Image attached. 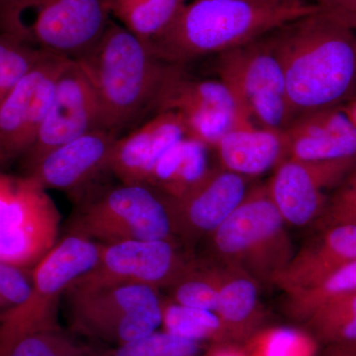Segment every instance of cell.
<instances>
[{
  "label": "cell",
  "instance_id": "21",
  "mask_svg": "<svg viewBox=\"0 0 356 356\" xmlns=\"http://www.w3.org/2000/svg\"><path fill=\"white\" fill-rule=\"evenodd\" d=\"M216 149L221 168L243 177H257L275 170L288 159L283 131L240 124L225 134Z\"/></svg>",
  "mask_w": 356,
  "mask_h": 356
},
{
  "label": "cell",
  "instance_id": "35",
  "mask_svg": "<svg viewBox=\"0 0 356 356\" xmlns=\"http://www.w3.org/2000/svg\"><path fill=\"white\" fill-rule=\"evenodd\" d=\"M323 13L356 31V0H314Z\"/></svg>",
  "mask_w": 356,
  "mask_h": 356
},
{
  "label": "cell",
  "instance_id": "38",
  "mask_svg": "<svg viewBox=\"0 0 356 356\" xmlns=\"http://www.w3.org/2000/svg\"><path fill=\"white\" fill-rule=\"evenodd\" d=\"M344 111L350 117V120L356 126V95L348 102V104L343 106Z\"/></svg>",
  "mask_w": 356,
  "mask_h": 356
},
{
  "label": "cell",
  "instance_id": "16",
  "mask_svg": "<svg viewBox=\"0 0 356 356\" xmlns=\"http://www.w3.org/2000/svg\"><path fill=\"white\" fill-rule=\"evenodd\" d=\"M248 178L224 168H211L202 181L180 198L168 197L175 236L185 247L209 236L240 205Z\"/></svg>",
  "mask_w": 356,
  "mask_h": 356
},
{
  "label": "cell",
  "instance_id": "26",
  "mask_svg": "<svg viewBox=\"0 0 356 356\" xmlns=\"http://www.w3.org/2000/svg\"><path fill=\"white\" fill-rule=\"evenodd\" d=\"M353 291H356V261L337 267L312 284L285 292L288 315L304 323L325 302Z\"/></svg>",
  "mask_w": 356,
  "mask_h": 356
},
{
  "label": "cell",
  "instance_id": "22",
  "mask_svg": "<svg viewBox=\"0 0 356 356\" xmlns=\"http://www.w3.org/2000/svg\"><path fill=\"white\" fill-rule=\"evenodd\" d=\"M214 264L218 273L215 313L221 320L229 341L243 344L261 329L264 312L259 299L261 284L241 269Z\"/></svg>",
  "mask_w": 356,
  "mask_h": 356
},
{
  "label": "cell",
  "instance_id": "8",
  "mask_svg": "<svg viewBox=\"0 0 356 356\" xmlns=\"http://www.w3.org/2000/svg\"><path fill=\"white\" fill-rule=\"evenodd\" d=\"M60 226L47 189L30 175L0 170V261L33 270L57 245Z\"/></svg>",
  "mask_w": 356,
  "mask_h": 356
},
{
  "label": "cell",
  "instance_id": "17",
  "mask_svg": "<svg viewBox=\"0 0 356 356\" xmlns=\"http://www.w3.org/2000/svg\"><path fill=\"white\" fill-rule=\"evenodd\" d=\"M118 135L95 129L56 147L26 170L44 189L79 193L102 173L109 172L110 159Z\"/></svg>",
  "mask_w": 356,
  "mask_h": 356
},
{
  "label": "cell",
  "instance_id": "24",
  "mask_svg": "<svg viewBox=\"0 0 356 356\" xmlns=\"http://www.w3.org/2000/svg\"><path fill=\"white\" fill-rule=\"evenodd\" d=\"M185 2L186 0H106L111 17L147 44L165 31Z\"/></svg>",
  "mask_w": 356,
  "mask_h": 356
},
{
  "label": "cell",
  "instance_id": "29",
  "mask_svg": "<svg viewBox=\"0 0 356 356\" xmlns=\"http://www.w3.org/2000/svg\"><path fill=\"white\" fill-rule=\"evenodd\" d=\"M248 356H320V346L306 329L261 327L242 344Z\"/></svg>",
  "mask_w": 356,
  "mask_h": 356
},
{
  "label": "cell",
  "instance_id": "28",
  "mask_svg": "<svg viewBox=\"0 0 356 356\" xmlns=\"http://www.w3.org/2000/svg\"><path fill=\"white\" fill-rule=\"evenodd\" d=\"M163 331L198 343H231L221 320L214 311L180 305L163 300L161 325Z\"/></svg>",
  "mask_w": 356,
  "mask_h": 356
},
{
  "label": "cell",
  "instance_id": "13",
  "mask_svg": "<svg viewBox=\"0 0 356 356\" xmlns=\"http://www.w3.org/2000/svg\"><path fill=\"white\" fill-rule=\"evenodd\" d=\"M70 60L46 54L0 103V170L24 158L36 142L58 76Z\"/></svg>",
  "mask_w": 356,
  "mask_h": 356
},
{
  "label": "cell",
  "instance_id": "30",
  "mask_svg": "<svg viewBox=\"0 0 356 356\" xmlns=\"http://www.w3.org/2000/svg\"><path fill=\"white\" fill-rule=\"evenodd\" d=\"M170 300L180 305L216 311L218 273L214 262L193 259L184 273L168 288Z\"/></svg>",
  "mask_w": 356,
  "mask_h": 356
},
{
  "label": "cell",
  "instance_id": "3",
  "mask_svg": "<svg viewBox=\"0 0 356 356\" xmlns=\"http://www.w3.org/2000/svg\"><path fill=\"white\" fill-rule=\"evenodd\" d=\"M74 60L95 88L102 128L117 135L154 108L170 67L154 55L146 42L113 19L98 41Z\"/></svg>",
  "mask_w": 356,
  "mask_h": 356
},
{
  "label": "cell",
  "instance_id": "12",
  "mask_svg": "<svg viewBox=\"0 0 356 356\" xmlns=\"http://www.w3.org/2000/svg\"><path fill=\"white\" fill-rule=\"evenodd\" d=\"M154 108L177 112L184 122L187 136L209 147H215L231 129L252 121L221 81L193 79L178 65L170 64Z\"/></svg>",
  "mask_w": 356,
  "mask_h": 356
},
{
  "label": "cell",
  "instance_id": "20",
  "mask_svg": "<svg viewBox=\"0 0 356 356\" xmlns=\"http://www.w3.org/2000/svg\"><path fill=\"white\" fill-rule=\"evenodd\" d=\"M274 280L287 292L307 286L337 267L356 261V222L332 225L317 229Z\"/></svg>",
  "mask_w": 356,
  "mask_h": 356
},
{
  "label": "cell",
  "instance_id": "33",
  "mask_svg": "<svg viewBox=\"0 0 356 356\" xmlns=\"http://www.w3.org/2000/svg\"><path fill=\"white\" fill-rule=\"evenodd\" d=\"M346 222H356V168L334 189L324 212L314 226L321 229Z\"/></svg>",
  "mask_w": 356,
  "mask_h": 356
},
{
  "label": "cell",
  "instance_id": "7",
  "mask_svg": "<svg viewBox=\"0 0 356 356\" xmlns=\"http://www.w3.org/2000/svg\"><path fill=\"white\" fill-rule=\"evenodd\" d=\"M65 297L72 331L109 346L140 339L161 325L163 299L154 288L70 286Z\"/></svg>",
  "mask_w": 356,
  "mask_h": 356
},
{
  "label": "cell",
  "instance_id": "31",
  "mask_svg": "<svg viewBox=\"0 0 356 356\" xmlns=\"http://www.w3.org/2000/svg\"><path fill=\"white\" fill-rule=\"evenodd\" d=\"M203 343L170 334L154 332L128 343L109 348L89 346L90 356H199Z\"/></svg>",
  "mask_w": 356,
  "mask_h": 356
},
{
  "label": "cell",
  "instance_id": "1",
  "mask_svg": "<svg viewBox=\"0 0 356 356\" xmlns=\"http://www.w3.org/2000/svg\"><path fill=\"white\" fill-rule=\"evenodd\" d=\"M294 117L343 106L356 92V34L318 9L267 33Z\"/></svg>",
  "mask_w": 356,
  "mask_h": 356
},
{
  "label": "cell",
  "instance_id": "5",
  "mask_svg": "<svg viewBox=\"0 0 356 356\" xmlns=\"http://www.w3.org/2000/svg\"><path fill=\"white\" fill-rule=\"evenodd\" d=\"M111 19L106 0H0V33L70 58L96 43Z\"/></svg>",
  "mask_w": 356,
  "mask_h": 356
},
{
  "label": "cell",
  "instance_id": "37",
  "mask_svg": "<svg viewBox=\"0 0 356 356\" xmlns=\"http://www.w3.org/2000/svg\"><path fill=\"white\" fill-rule=\"evenodd\" d=\"M323 350L341 356H356V343L336 348H323Z\"/></svg>",
  "mask_w": 356,
  "mask_h": 356
},
{
  "label": "cell",
  "instance_id": "15",
  "mask_svg": "<svg viewBox=\"0 0 356 356\" xmlns=\"http://www.w3.org/2000/svg\"><path fill=\"white\" fill-rule=\"evenodd\" d=\"M95 129H102L97 96L81 65L72 58L58 76L36 142L23 158L25 170L56 147Z\"/></svg>",
  "mask_w": 356,
  "mask_h": 356
},
{
  "label": "cell",
  "instance_id": "2",
  "mask_svg": "<svg viewBox=\"0 0 356 356\" xmlns=\"http://www.w3.org/2000/svg\"><path fill=\"white\" fill-rule=\"evenodd\" d=\"M318 9L306 0H191L147 44L163 62L182 65L250 43Z\"/></svg>",
  "mask_w": 356,
  "mask_h": 356
},
{
  "label": "cell",
  "instance_id": "36",
  "mask_svg": "<svg viewBox=\"0 0 356 356\" xmlns=\"http://www.w3.org/2000/svg\"><path fill=\"white\" fill-rule=\"evenodd\" d=\"M199 356H248L242 344L222 343L212 344L204 355Z\"/></svg>",
  "mask_w": 356,
  "mask_h": 356
},
{
  "label": "cell",
  "instance_id": "32",
  "mask_svg": "<svg viewBox=\"0 0 356 356\" xmlns=\"http://www.w3.org/2000/svg\"><path fill=\"white\" fill-rule=\"evenodd\" d=\"M46 54L0 33V103Z\"/></svg>",
  "mask_w": 356,
  "mask_h": 356
},
{
  "label": "cell",
  "instance_id": "4",
  "mask_svg": "<svg viewBox=\"0 0 356 356\" xmlns=\"http://www.w3.org/2000/svg\"><path fill=\"white\" fill-rule=\"evenodd\" d=\"M286 226L267 184L255 185L209 236L214 262L273 284L295 254Z\"/></svg>",
  "mask_w": 356,
  "mask_h": 356
},
{
  "label": "cell",
  "instance_id": "14",
  "mask_svg": "<svg viewBox=\"0 0 356 356\" xmlns=\"http://www.w3.org/2000/svg\"><path fill=\"white\" fill-rule=\"evenodd\" d=\"M356 168V158L305 161L287 159L274 170L269 194L287 225H314L336 189Z\"/></svg>",
  "mask_w": 356,
  "mask_h": 356
},
{
  "label": "cell",
  "instance_id": "9",
  "mask_svg": "<svg viewBox=\"0 0 356 356\" xmlns=\"http://www.w3.org/2000/svg\"><path fill=\"white\" fill-rule=\"evenodd\" d=\"M102 243L67 234L32 271L29 296L0 315V343L38 327L58 325L60 300L77 278L88 273L99 257Z\"/></svg>",
  "mask_w": 356,
  "mask_h": 356
},
{
  "label": "cell",
  "instance_id": "10",
  "mask_svg": "<svg viewBox=\"0 0 356 356\" xmlns=\"http://www.w3.org/2000/svg\"><path fill=\"white\" fill-rule=\"evenodd\" d=\"M216 70L243 113L259 127L282 131L294 118L282 67L266 35L219 54Z\"/></svg>",
  "mask_w": 356,
  "mask_h": 356
},
{
  "label": "cell",
  "instance_id": "18",
  "mask_svg": "<svg viewBox=\"0 0 356 356\" xmlns=\"http://www.w3.org/2000/svg\"><path fill=\"white\" fill-rule=\"evenodd\" d=\"M187 136L177 112H158L151 120L115 143L109 172L121 184L149 185L156 163L170 147Z\"/></svg>",
  "mask_w": 356,
  "mask_h": 356
},
{
  "label": "cell",
  "instance_id": "39",
  "mask_svg": "<svg viewBox=\"0 0 356 356\" xmlns=\"http://www.w3.org/2000/svg\"><path fill=\"white\" fill-rule=\"evenodd\" d=\"M320 356H341L334 355V353H327V351L323 350L322 353H320Z\"/></svg>",
  "mask_w": 356,
  "mask_h": 356
},
{
  "label": "cell",
  "instance_id": "23",
  "mask_svg": "<svg viewBox=\"0 0 356 356\" xmlns=\"http://www.w3.org/2000/svg\"><path fill=\"white\" fill-rule=\"evenodd\" d=\"M208 149L202 142L186 136L173 145L156 163L149 186L168 197L180 198L209 173Z\"/></svg>",
  "mask_w": 356,
  "mask_h": 356
},
{
  "label": "cell",
  "instance_id": "25",
  "mask_svg": "<svg viewBox=\"0 0 356 356\" xmlns=\"http://www.w3.org/2000/svg\"><path fill=\"white\" fill-rule=\"evenodd\" d=\"M303 324L320 348H336L356 343V291L325 302Z\"/></svg>",
  "mask_w": 356,
  "mask_h": 356
},
{
  "label": "cell",
  "instance_id": "34",
  "mask_svg": "<svg viewBox=\"0 0 356 356\" xmlns=\"http://www.w3.org/2000/svg\"><path fill=\"white\" fill-rule=\"evenodd\" d=\"M32 271L0 261V315L20 305L29 296Z\"/></svg>",
  "mask_w": 356,
  "mask_h": 356
},
{
  "label": "cell",
  "instance_id": "6",
  "mask_svg": "<svg viewBox=\"0 0 356 356\" xmlns=\"http://www.w3.org/2000/svg\"><path fill=\"white\" fill-rule=\"evenodd\" d=\"M67 234L103 245L125 241H179L168 196L145 184H120L83 198L70 220Z\"/></svg>",
  "mask_w": 356,
  "mask_h": 356
},
{
  "label": "cell",
  "instance_id": "19",
  "mask_svg": "<svg viewBox=\"0 0 356 356\" xmlns=\"http://www.w3.org/2000/svg\"><path fill=\"white\" fill-rule=\"evenodd\" d=\"M282 131L288 159L318 161L356 158V126L343 105L297 115Z\"/></svg>",
  "mask_w": 356,
  "mask_h": 356
},
{
  "label": "cell",
  "instance_id": "27",
  "mask_svg": "<svg viewBox=\"0 0 356 356\" xmlns=\"http://www.w3.org/2000/svg\"><path fill=\"white\" fill-rule=\"evenodd\" d=\"M0 356H90L89 346L60 324L29 330L0 343Z\"/></svg>",
  "mask_w": 356,
  "mask_h": 356
},
{
  "label": "cell",
  "instance_id": "11",
  "mask_svg": "<svg viewBox=\"0 0 356 356\" xmlns=\"http://www.w3.org/2000/svg\"><path fill=\"white\" fill-rule=\"evenodd\" d=\"M177 240L125 241L102 243L95 266L72 286L97 288L144 285L170 288L194 259Z\"/></svg>",
  "mask_w": 356,
  "mask_h": 356
}]
</instances>
